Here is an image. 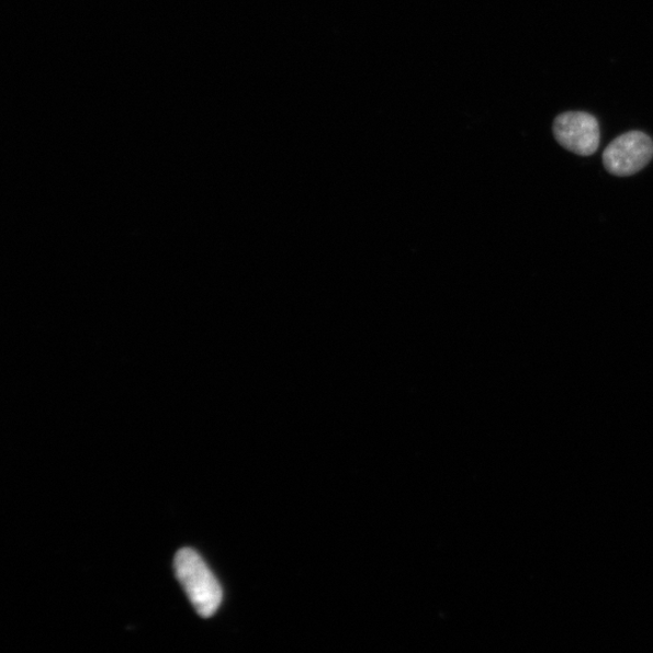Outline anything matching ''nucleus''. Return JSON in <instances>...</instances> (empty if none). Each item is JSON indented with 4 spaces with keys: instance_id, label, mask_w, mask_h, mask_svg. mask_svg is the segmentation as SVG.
<instances>
[{
    "instance_id": "f257e3e1",
    "label": "nucleus",
    "mask_w": 653,
    "mask_h": 653,
    "mask_svg": "<svg viewBox=\"0 0 653 653\" xmlns=\"http://www.w3.org/2000/svg\"><path fill=\"white\" fill-rule=\"evenodd\" d=\"M176 576L201 617H212L221 607L223 592L218 579L198 552L182 549L174 556Z\"/></svg>"
},
{
    "instance_id": "f03ea898",
    "label": "nucleus",
    "mask_w": 653,
    "mask_h": 653,
    "mask_svg": "<svg viewBox=\"0 0 653 653\" xmlns=\"http://www.w3.org/2000/svg\"><path fill=\"white\" fill-rule=\"evenodd\" d=\"M652 158L653 140L641 131H631L615 138L603 154L605 169L617 177L638 173Z\"/></svg>"
},
{
    "instance_id": "7ed1b4c3",
    "label": "nucleus",
    "mask_w": 653,
    "mask_h": 653,
    "mask_svg": "<svg viewBox=\"0 0 653 653\" xmlns=\"http://www.w3.org/2000/svg\"><path fill=\"white\" fill-rule=\"evenodd\" d=\"M553 134L563 148L589 157L600 144V126L596 116L586 112H566L555 117Z\"/></svg>"
}]
</instances>
